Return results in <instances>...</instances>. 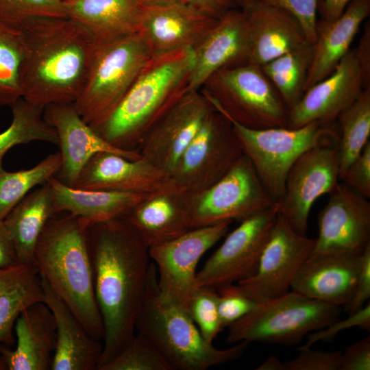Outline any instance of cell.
I'll return each mask as SVG.
<instances>
[{
    "mask_svg": "<svg viewBox=\"0 0 370 370\" xmlns=\"http://www.w3.org/2000/svg\"><path fill=\"white\" fill-rule=\"evenodd\" d=\"M87 240L104 328L99 370L135 334L151 261L149 248L123 217L89 225Z\"/></svg>",
    "mask_w": 370,
    "mask_h": 370,
    "instance_id": "cell-1",
    "label": "cell"
},
{
    "mask_svg": "<svg viewBox=\"0 0 370 370\" xmlns=\"http://www.w3.org/2000/svg\"><path fill=\"white\" fill-rule=\"evenodd\" d=\"M23 57L22 97L45 107L74 103L89 73L95 40L90 32L67 16H37L20 26Z\"/></svg>",
    "mask_w": 370,
    "mask_h": 370,
    "instance_id": "cell-2",
    "label": "cell"
},
{
    "mask_svg": "<svg viewBox=\"0 0 370 370\" xmlns=\"http://www.w3.org/2000/svg\"><path fill=\"white\" fill-rule=\"evenodd\" d=\"M88 226L68 212L53 213L38 238L33 264L89 334L103 342L104 328L88 246Z\"/></svg>",
    "mask_w": 370,
    "mask_h": 370,
    "instance_id": "cell-3",
    "label": "cell"
},
{
    "mask_svg": "<svg viewBox=\"0 0 370 370\" xmlns=\"http://www.w3.org/2000/svg\"><path fill=\"white\" fill-rule=\"evenodd\" d=\"M193 49L152 56L114 112L92 127L111 145L138 151L158 120L188 92Z\"/></svg>",
    "mask_w": 370,
    "mask_h": 370,
    "instance_id": "cell-4",
    "label": "cell"
},
{
    "mask_svg": "<svg viewBox=\"0 0 370 370\" xmlns=\"http://www.w3.org/2000/svg\"><path fill=\"white\" fill-rule=\"evenodd\" d=\"M135 328L152 343L171 370H206L231 362L239 358L249 343L241 341L218 349L208 343L187 311L161 297L152 261Z\"/></svg>",
    "mask_w": 370,
    "mask_h": 370,
    "instance_id": "cell-5",
    "label": "cell"
},
{
    "mask_svg": "<svg viewBox=\"0 0 370 370\" xmlns=\"http://www.w3.org/2000/svg\"><path fill=\"white\" fill-rule=\"evenodd\" d=\"M151 56L138 33L95 42L86 82L73 103L82 119L95 127L108 119Z\"/></svg>",
    "mask_w": 370,
    "mask_h": 370,
    "instance_id": "cell-6",
    "label": "cell"
},
{
    "mask_svg": "<svg viewBox=\"0 0 370 370\" xmlns=\"http://www.w3.org/2000/svg\"><path fill=\"white\" fill-rule=\"evenodd\" d=\"M200 90L217 111L243 127H287L289 110L257 64L245 62L222 68Z\"/></svg>",
    "mask_w": 370,
    "mask_h": 370,
    "instance_id": "cell-7",
    "label": "cell"
},
{
    "mask_svg": "<svg viewBox=\"0 0 370 370\" xmlns=\"http://www.w3.org/2000/svg\"><path fill=\"white\" fill-rule=\"evenodd\" d=\"M340 314L338 306L291 290L257 303L249 312L228 326L226 339L230 343L247 341L292 346L338 319Z\"/></svg>",
    "mask_w": 370,
    "mask_h": 370,
    "instance_id": "cell-8",
    "label": "cell"
},
{
    "mask_svg": "<svg viewBox=\"0 0 370 370\" xmlns=\"http://www.w3.org/2000/svg\"><path fill=\"white\" fill-rule=\"evenodd\" d=\"M229 121L243 154L251 162L275 204L283 196L291 167L303 153L317 145L338 140L336 122L314 121L298 128L253 130Z\"/></svg>",
    "mask_w": 370,
    "mask_h": 370,
    "instance_id": "cell-9",
    "label": "cell"
},
{
    "mask_svg": "<svg viewBox=\"0 0 370 370\" xmlns=\"http://www.w3.org/2000/svg\"><path fill=\"white\" fill-rule=\"evenodd\" d=\"M186 195L191 229L228 220L241 222L275 204L244 154L213 185Z\"/></svg>",
    "mask_w": 370,
    "mask_h": 370,
    "instance_id": "cell-10",
    "label": "cell"
},
{
    "mask_svg": "<svg viewBox=\"0 0 370 370\" xmlns=\"http://www.w3.org/2000/svg\"><path fill=\"white\" fill-rule=\"evenodd\" d=\"M243 155L231 122L215 110L184 151L171 175L182 193L195 195L222 178Z\"/></svg>",
    "mask_w": 370,
    "mask_h": 370,
    "instance_id": "cell-11",
    "label": "cell"
},
{
    "mask_svg": "<svg viewBox=\"0 0 370 370\" xmlns=\"http://www.w3.org/2000/svg\"><path fill=\"white\" fill-rule=\"evenodd\" d=\"M233 221L193 228L162 245L149 249L159 291L166 301L187 311L198 287L197 267L201 257L226 235Z\"/></svg>",
    "mask_w": 370,
    "mask_h": 370,
    "instance_id": "cell-12",
    "label": "cell"
},
{
    "mask_svg": "<svg viewBox=\"0 0 370 370\" xmlns=\"http://www.w3.org/2000/svg\"><path fill=\"white\" fill-rule=\"evenodd\" d=\"M338 143L319 145L303 153L291 167L278 214L301 235H307L314 202L339 183Z\"/></svg>",
    "mask_w": 370,
    "mask_h": 370,
    "instance_id": "cell-13",
    "label": "cell"
},
{
    "mask_svg": "<svg viewBox=\"0 0 370 370\" xmlns=\"http://www.w3.org/2000/svg\"><path fill=\"white\" fill-rule=\"evenodd\" d=\"M275 204L243 221L197 271L198 286L215 288L252 275L278 217Z\"/></svg>",
    "mask_w": 370,
    "mask_h": 370,
    "instance_id": "cell-14",
    "label": "cell"
},
{
    "mask_svg": "<svg viewBox=\"0 0 370 370\" xmlns=\"http://www.w3.org/2000/svg\"><path fill=\"white\" fill-rule=\"evenodd\" d=\"M316 238L297 233L278 214L256 272L236 284L256 303L280 297L291 291L301 264L310 257Z\"/></svg>",
    "mask_w": 370,
    "mask_h": 370,
    "instance_id": "cell-15",
    "label": "cell"
},
{
    "mask_svg": "<svg viewBox=\"0 0 370 370\" xmlns=\"http://www.w3.org/2000/svg\"><path fill=\"white\" fill-rule=\"evenodd\" d=\"M317 217L319 234L310 256H360L370 246V202L340 181Z\"/></svg>",
    "mask_w": 370,
    "mask_h": 370,
    "instance_id": "cell-16",
    "label": "cell"
},
{
    "mask_svg": "<svg viewBox=\"0 0 370 370\" xmlns=\"http://www.w3.org/2000/svg\"><path fill=\"white\" fill-rule=\"evenodd\" d=\"M214 110L200 90L187 92L148 132L138 153L171 175L184 151Z\"/></svg>",
    "mask_w": 370,
    "mask_h": 370,
    "instance_id": "cell-17",
    "label": "cell"
},
{
    "mask_svg": "<svg viewBox=\"0 0 370 370\" xmlns=\"http://www.w3.org/2000/svg\"><path fill=\"white\" fill-rule=\"evenodd\" d=\"M218 19L180 0L141 6L138 34L152 56L193 49Z\"/></svg>",
    "mask_w": 370,
    "mask_h": 370,
    "instance_id": "cell-18",
    "label": "cell"
},
{
    "mask_svg": "<svg viewBox=\"0 0 370 370\" xmlns=\"http://www.w3.org/2000/svg\"><path fill=\"white\" fill-rule=\"evenodd\" d=\"M364 88L355 49H350L330 75L308 88L289 110L287 127L298 128L314 121L336 122Z\"/></svg>",
    "mask_w": 370,
    "mask_h": 370,
    "instance_id": "cell-19",
    "label": "cell"
},
{
    "mask_svg": "<svg viewBox=\"0 0 370 370\" xmlns=\"http://www.w3.org/2000/svg\"><path fill=\"white\" fill-rule=\"evenodd\" d=\"M73 187L146 193H182L169 173L143 158L133 160L111 152L94 155Z\"/></svg>",
    "mask_w": 370,
    "mask_h": 370,
    "instance_id": "cell-20",
    "label": "cell"
},
{
    "mask_svg": "<svg viewBox=\"0 0 370 370\" xmlns=\"http://www.w3.org/2000/svg\"><path fill=\"white\" fill-rule=\"evenodd\" d=\"M43 116L58 136L62 164L55 177L69 186H74L84 166L97 153L111 152L133 160L142 158L137 151L122 150L107 143L82 119L73 103L47 105Z\"/></svg>",
    "mask_w": 370,
    "mask_h": 370,
    "instance_id": "cell-21",
    "label": "cell"
},
{
    "mask_svg": "<svg viewBox=\"0 0 370 370\" xmlns=\"http://www.w3.org/2000/svg\"><path fill=\"white\" fill-rule=\"evenodd\" d=\"M248 30L246 14L232 8L219 18L193 49V64L188 92L199 90L218 70L247 62Z\"/></svg>",
    "mask_w": 370,
    "mask_h": 370,
    "instance_id": "cell-22",
    "label": "cell"
},
{
    "mask_svg": "<svg viewBox=\"0 0 370 370\" xmlns=\"http://www.w3.org/2000/svg\"><path fill=\"white\" fill-rule=\"evenodd\" d=\"M361 255L310 256L295 274L291 290L310 299L338 307L345 306L354 293Z\"/></svg>",
    "mask_w": 370,
    "mask_h": 370,
    "instance_id": "cell-23",
    "label": "cell"
},
{
    "mask_svg": "<svg viewBox=\"0 0 370 370\" xmlns=\"http://www.w3.org/2000/svg\"><path fill=\"white\" fill-rule=\"evenodd\" d=\"M245 11L247 62L262 66L310 42L298 21L288 12L254 2Z\"/></svg>",
    "mask_w": 370,
    "mask_h": 370,
    "instance_id": "cell-24",
    "label": "cell"
},
{
    "mask_svg": "<svg viewBox=\"0 0 370 370\" xmlns=\"http://www.w3.org/2000/svg\"><path fill=\"white\" fill-rule=\"evenodd\" d=\"M14 330V349L1 346L7 369H51L56 345V324L53 314L44 301L32 304L18 317Z\"/></svg>",
    "mask_w": 370,
    "mask_h": 370,
    "instance_id": "cell-25",
    "label": "cell"
},
{
    "mask_svg": "<svg viewBox=\"0 0 370 370\" xmlns=\"http://www.w3.org/2000/svg\"><path fill=\"white\" fill-rule=\"evenodd\" d=\"M42 281L43 301L53 314L56 324V345L51 369L97 370L103 342L90 336L66 304Z\"/></svg>",
    "mask_w": 370,
    "mask_h": 370,
    "instance_id": "cell-26",
    "label": "cell"
},
{
    "mask_svg": "<svg viewBox=\"0 0 370 370\" xmlns=\"http://www.w3.org/2000/svg\"><path fill=\"white\" fill-rule=\"evenodd\" d=\"M123 218L149 249L169 242L191 229L186 195L183 193L153 194Z\"/></svg>",
    "mask_w": 370,
    "mask_h": 370,
    "instance_id": "cell-27",
    "label": "cell"
},
{
    "mask_svg": "<svg viewBox=\"0 0 370 370\" xmlns=\"http://www.w3.org/2000/svg\"><path fill=\"white\" fill-rule=\"evenodd\" d=\"M370 13V0H352L334 21H317L313 58L305 91L330 75L350 50L358 30Z\"/></svg>",
    "mask_w": 370,
    "mask_h": 370,
    "instance_id": "cell-28",
    "label": "cell"
},
{
    "mask_svg": "<svg viewBox=\"0 0 370 370\" xmlns=\"http://www.w3.org/2000/svg\"><path fill=\"white\" fill-rule=\"evenodd\" d=\"M51 186L55 212H68L88 225L123 217L140 202L156 193L108 190H82L69 186L56 177Z\"/></svg>",
    "mask_w": 370,
    "mask_h": 370,
    "instance_id": "cell-29",
    "label": "cell"
},
{
    "mask_svg": "<svg viewBox=\"0 0 370 370\" xmlns=\"http://www.w3.org/2000/svg\"><path fill=\"white\" fill-rule=\"evenodd\" d=\"M66 16L85 26L95 42L138 32L141 6L136 0H68Z\"/></svg>",
    "mask_w": 370,
    "mask_h": 370,
    "instance_id": "cell-30",
    "label": "cell"
},
{
    "mask_svg": "<svg viewBox=\"0 0 370 370\" xmlns=\"http://www.w3.org/2000/svg\"><path fill=\"white\" fill-rule=\"evenodd\" d=\"M55 213L49 182L29 192L5 217V226L16 250L18 262L33 264L38 238Z\"/></svg>",
    "mask_w": 370,
    "mask_h": 370,
    "instance_id": "cell-31",
    "label": "cell"
},
{
    "mask_svg": "<svg viewBox=\"0 0 370 370\" xmlns=\"http://www.w3.org/2000/svg\"><path fill=\"white\" fill-rule=\"evenodd\" d=\"M43 299L42 278L34 264L0 268V343H13L12 329L19 314Z\"/></svg>",
    "mask_w": 370,
    "mask_h": 370,
    "instance_id": "cell-32",
    "label": "cell"
},
{
    "mask_svg": "<svg viewBox=\"0 0 370 370\" xmlns=\"http://www.w3.org/2000/svg\"><path fill=\"white\" fill-rule=\"evenodd\" d=\"M314 51V45L308 42L260 66L288 110L305 92Z\"/></svg>",
    "mask_w": 370,
    "mask_h": 370,
    "instance_id": "cell-33",
    "label": "cell"
},
{
    "mask_svg": "<svg viewBox=\"0 0 370 370\" xmlns=\"http://www.w3.org/2000/svg\"><path fill=\"white\" fill-rule=\"evenodd\" d=\"M336 122L341 179L369 141L370 86L362 89L355 101L338 114Z\"/></svg>",
    "mask_w": 370,
    "mask_h": 370,
    "instance_id": "cell-34",
    "label": "cell"
},
{
    "mask_svg": "<svg viewBox=\"0 0 370 370\" xmlns=\"http://www.w3.org/2000/svg\"><path fill=\"white\" fill-rule=\"evenodd\" d=\"M12 119L10 126L0 133V168L5 154L12 147L33 141L58 145L56 130L45 119L44 107L23 97L11 106Z\"/></svg>",
    "mask_w": 370,
    "mask_h": 370,
    "instance_id": "cell-35",
    "label": "cell"
},
{
    "mask_svg": "<svg viewBox=\"0 0 370 370\" xmlns=\"http://www.w3.org/2000/svg\"><path fill=\"white\" fill-rule=\"evenodd\" d=\"M61 164V154L58 151L28 169L10 172L0 168V219H4L33 188L55 177Z\"/></svg>",
    "mask_w": 370,
    "mask_h": 370,
    "instance_id": "cell-36",
    "label": "cell"
},
{
    "mask_svg": "<svg viewBox=\"0 0 370 370\" xmlns=\"http://www.w3.org/2000/svg\"><path fill=\"white\" fill-rule=\"evenodd\" d=\"M23 43L20 27L0 21V107L22 97L20 84Z\"/></svg>",
    "mask_w": 370,
    "mask_h": 370,
    "instance_id": "cell-37",
    "label": "cell"
},
{
    "mask_svg": "<svg viewBox=\"0 0 370 370\" xmlns=\"http://www.w3.org/2000/svg\"><path fill=\"white\" fill-rule=\"evenodd\" d=\"M99 370H171L152 343L142 334L130 341Z\"/></svg>",
    "mask_w": 370,
    "mask_h": 370,
    "instance_id": "cell-38",
    "label": "cell"
},
{
    "mask_svg": "<svg viewBox=\"0 0 370 370\" xmlns=\"http://www.w3.org/2000/svg\"><path fill=\"white\" fill-rule=\"evenodd\" d=\"M217 288L199 286L193 293L187 306V312L197 325L203 338L212 343L223 330L219 310Z\"/></svg>",
    "mask_w": 370,
    "mask_h": 370,
    "instance_id": "cell-39",
    "label": "cell"
},
{
    "mask_svg": "<svg viewBox=\"0 0 370 370\" xmlns=\"http://www.w3.org/2000/svg\"><path fill=\"white\" fill-rule=\"evenodd\" d=\"M66 16L60 0H0V21L20 27L37 16Z\"/></svg>",
    "mask_w": 370,
    "mask_h": 370,
    "instance_id": "cell-40",
    "label": "cell"
},
{
    "mask_svg": "<svg viewBox=\"0 0 370 370\" xmlns=\"http://www.w3.org/2000/svg\"><path fill=\"white\" fill-rule=\"evenodd\" d=\"M217 290L219 294L218 310L223 329L247 314L257 304L236 283L219 286Z\"/></svg>",
    "mask_w": 370,
    "mask_h": 370,
    "instance_id": "cell-41",
    "label": "cell"
},
{
    "mask_svg": "<svg viewBox=\"0 0 370 370\" xmlns=\"http://www.w3.org/2000/svg\"><path fill=\"white\" fill-rule=\"evenodd\" d=\"M319 0H254V2L282 9L299 23L308 40L314 44Z\"/></svg>",
    "mask_w": 370,
    "mask_h": 370,
    "instance_id": "cell-42",
    "label": "cell"
},
{
    "mask_svg": "<svg viewBox=\"0 0 370 370\" xmlns=\"http://www.w3.org/2000/svg\"><path fill=\"white\" fill-rule=\"evenodd\" d=\"M359 328L369 331L370 304L368 302L362 308L348 314L344 319L339 318L326 327L314 331L306 335V343L299 348L312 347L317 342H329L339 332L352 328Z\"/></svg>",
    "mask_w": 370,
    "mask_h": 370,
    "instance_id": "cell-43",
    "label": "cell"
},
{
    "mask_svg": "<svg viewBox=\"0 0 370 370\" xmlns=\"http://www.w3.org/2000/svg\"><path fill=\"white\" fill-rule=\"evenodd\" d=\"M296 357L284 362L285 370H338L341 350L298 348Z\"/></svg>",
    "mask_w": 370,
    "mask_h": 370,
    "instance_id": "cell-44",
    "label": "cell"
},
{
    "mask_svg": "<svg viewBox=\"0 0 370 370\" xmlns=\"http://www.w3.org/2000/svg\"><path fill=\"white\" fill-rule=\"evenodd\" d=\"M340 181L362 197L370 198V140L345 171Z\"/></svg>",
    "mask_w": 370,
    "mask_h": 370,
    "instance_id": "cell-45",
    "label": "cell"
},
{
    "mask_svg": "<svg viewBox=\"0 0 370 370\" xmlns=\"http://www.w3.org/2000/svg\"><path fill=\"white\" fill-rule=\"evenodd\" d=\"M370 369V336L362 338L342 351L338 370Z\"/></svg>",
    "mask_w": 370,
    "mask_h": 370,
    "instance_id": "cell-46",
    "label": "cell"
},
{
    "mask_svg": "<svg viewBox=\"0 0 370 370\" xmlns=\"http://www.w3.org/2000/svg\"><path fill=\"white\" fill-rule=\"evenodd\" d=\"M370 297V246L361 255V267L354 295L345 307L348 314L362 308Z\"/></svg>",
    "mask_w": 370,
    "mask_h": 370,
    "instance_id": "cell-47",
    "label": "cell"
},
{
    "mask_svg": "<svg viewBox=\"0 0 370 370\" xmlns=\"http://www.w3.org/2000/svg\"><path fill=\"white\" fill-rule=\"evenodd\" d=\"M362 73L365 86H370V23H365L358 47L354 49Z\"/></svg>",
    "mask_w": 370,
    "mask_h": 370,
    "instance_id": "cell-48",
    "label": "cell"
},
{
    "mask_svg": "<svg viewBox=\"0 0 370 370\" xmlns=\"http://www.w3.org/2000/svg\"><path fill=\"white\" fill-rule=\"evenodd\" d=\"M200 11L219 19L233 8L232 0H182Z\"/></svg>",
    "mask_w": 370,
    "mask_h": 370,
    "instance_id": "cell-49",
    "label": "cell"
},
{
    "mask_svg": "<svg viewBox=\"0 0 370 370\" xmlns=\"http://www.w3.org/2000/svg\"><path fill=\"white\" fill-rule=\"evenodd\" d=\"M18 262L14 245L3 219H0V268Z\"/></svg>",
    "mask_w": 370,
    "mask_h": 370,
    "instance_id": "cell-50",
    "label": "cell"
},
{
    "mask_svg": "<svg viewBox=\"0 0 370 370\" xmlns=\"http://www.w3.org/2000/svg\"><path fill=\"white\" fill-rule=\"evenodd\" d=\"M352 0H319L318 10L321 19L326 21H334L344 12L347 6Z\"/></svg>",
    "mask_w": 370,
    "mask_h": 370,
    "instance_id": "cell-51",
    "label": "cell"
},
{
    "mask_svg": "<svg viewBox=\"0 0 370 370\" xmlns=\"http://www.w3.org/2000/svg\"><path fill=\"white\" fill-rule=\"evenodd\" d=\"M257 370H285L284 362H282L277 356L269 357L260 366L256 368Z\"/></svg>",
    "mask_w": 370,
    "mask_h": 370,
    "instance_id": "cell-52",
    "label": "cell"
},
{
    "mask_svg": "<svg viewBox=\"0 0 370 370\" xmlns=\"http://www.w3.org/2000/svg\"><path fill=\"white\" fill-rule=\"evenodd\" d=\"M234 5L241 8V10H246L254 3V0H232Z\"/></svg>",
    "mask_w": 370,
    "mask_h": 370,
    "instance_id": "cell-53",
    "label": "cell"
},
{
    "mask_svg": "<svg viewBox=\"0 0 370 370\" xmlns=\"http://www.w3.org/2000/svg\"><path fill=\"white\" fill-rule=\"evenodd\" d=\"M140 6H145L149 5H153L160 3H164L166 1H175V0H136ZM182 1V0H180Z\"/></svg>",
    "mask_w": 370,
    "mask_h": 370,
    "instance_id": "cell-54",
    "label": "cell"
},
{
    "mask_svg": "<svg viewBox=\"0 0 370 370\" xmlns=\"http://www.w3.org/2000/svg\"><path fill=\"white\" fill-rule=\"evenodd\" d=\"M1 343H0V370H4L7 369V367L4 360V358L3 357V355L1 354Z\"/></svg>",
    "mask_w": 370,
    "mask_h": 370,
    "instance_id": "cell-55",
    "label": "cell"
},
{
    "mask_svg": "<svg viewBox=\"0 0 370 370\" xmlns=\"http://www.w3.org/2000/svg\"><path fill=\"white\" fill-rule=\"evenodd\" d=\"M62 2H64V1H68V0H60Z\"/></svg>",
    "mask_w": 370,
    "mask_h": 370,
    "instance_id": "cell-56",
    "label": "cell"
}]
</instances>
